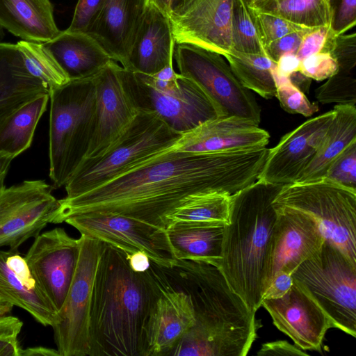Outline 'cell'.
I'll return each instance as SVG.
<instances>
[{
  "instance_id": "14",
  "label": "cell",
  "mask_w": 356,
  "mask_h": 356,
  "mask_svg": "<svg viewBox=\"0 0 356 356\" xmlns=\"http://www.w3.org/2000/svg\"><path fill=\"white\" fill-rule=\"evenodd\" d=\"M80 252V240L61 227L38 235L24 258L58 313L72 282Z\"/></svg>"
},
{
  "instance_id": "56",
  "label": "cell",
  "mask_w": 356,
  "mask_h": 356,
  "mask_svg": "<svg viewBox=\"0 0 356 356\" xmlns=\"http://www.w3.org/2000/svg\"><path fill=\"white\" fill-rule=\"evenodd\" d=\"M190 1L191 0H172L171 5V13L177 11Z\"/></svg>"
},
{
  "instance_id": "45",
  "label": "cell",
  "mask_w": 356,
  "mask_h": 356,
  "mask_svg": "<svg viewBox=\"0 0 356 356\" xmlns=\"http://www.w3.org/2000/svg\"><path fill=\"white\" fill-rule=\"evenodd\" d=\"M332 34L329 26H321L310 29L303 37L297 57L302 60L305 58L319 52H327Z\"/></svg>"
},
{
  "instance_id": "8",
  "label": "cell",
  "mask_w": 356,
  "mask_h": 356,
  "mask_svg": "<svg viewBox=\"0 0 356 356\" xmlns=\"http://www.w3.org/2000/svg\"><path fill=\"white\" fill-rule=\"evenodd\" d=\"M291 275L319 305L332 327L356 337V264L325 240Z\"/></svg>"
},
{
  "instance_id": "24",
  "label": "cell",
  "mask_w": 356,
  "mask_h": 356,
  "mask_svg": "<svg viewBox=\"0 0 356 356\" xmlns=\"http://www.w3.org/2000/svg\"><path fill=\"white\" fill-rule=\"evenodd\" d=\"M175 47L169 16L148 2L135 40L122 67L152 75L172 64Z\"/></svg>"
},
{
  "instance_id": "51",
  "label": "cell",
  "mask_w": 356,
  "mask_h": 356,
  "mask_svg": "<svg viewBox=\"0 0 356 356\" xmlns=\"http://www.w3.org/2000/svg\"><path fill=\"white\" fill-rule=\"evenodd\" d=\"M60 356L57 349L44 346L29 347L21 350V356Z\"/></svg>"
},
{
  "instance_id": "34",
  "label": "cell",
  "mask_w": 356,
  "mask_h": 356,
  "mask_svg": "<svg viewBox=\"0 0 356 356\" xmlns=\"http://www.w3.org/2000/svg\"><path fill=\"white\" fill-rule=\"evenodd\" d=\"M16 44L27 70L48 88L70 80L43 43L22 40Z\"/></svg>"
},
{
  "instance_id": "22",
  "label": "cell",
  "mask_w": 356,
  "mask_h": 356,
  "mask_svg": "<svg viewBox=\"0 0 356 356\" xmlns=\"http://www.w3.org/2000/svg\"><path fill=\"white\" fill-rule=\"evenodd\" d=\"M0 296L44 326L56 321L57 312L18 250H0Z\"/></svg>"
},
{
  "instance_id": "58",
  "label": "cell",
  "mask_w": 356,
  "mask_h": 356,
  "mask_svg": "<svg viewBox=\"0 0 356 356\" xmlns=\"http://www.w3.org/2000/svg\"><path fill=\"white\" fill-rule=\"evenodd\" d=\"M4 38V33L3 27L0 25V43L2 42Z\"/></svg>"
},
{
  "instance_id": "21",
  "label": "cell",
  "mask_w": 356,
  "mask_h": 356,
  "mask_svg": "<svg viewBox=\"0 0 356 356\" xmlns=\"http://www.w3.org/2000/svg\"><path fill=\"white\" fill-rule=\"evenodd\" d=\"M268 132L254 122L236 116H218L181 134L172 149L204 153L266 147Z\"/></svg>"
},
{
  "instance_id": "9",
  "label": "cell",
  "mask_w": 356,
  "mask_h": 356,
  "mask_svg": "<svg viewBox=\"0 0 356 356\" xmlns=\"http://www.w3.org/2000/svg\"><path fill=\"white\" fill-rule=\"evenodd\" d=\"M174 56L178 73L201 88L220 116H236L259 125V106L222 55L197 45L178 43Z\"/></svg>"
},
{
  "instance_id": "17",
  "label": "cell",
  "mask_w": 356,
  "mask_h": 356,
  "mask_svg": "<svg viewBox=\"0 0 356 356\" xmlns=\"http://www.w3.org/2000/svg\"><path fill=\"white\" fill-rule=\"evenodd\" d=\"M261 306L270 315L273 324L298 348L321 352L331 322L315 300L293 280L291 288L282 297L263 299Z\"/></svg>"
},
{
  "instance_id": "27",
  "label": "cell",
  "mask_w": 356,
  "mask_h": 356,
  "mask_svg": "<svg viewBox=\"0 0 356 356\" xmlns=\"http://www.w3.org/2000/svg\"><path fill=\"white\" fill-rule=\"evenodd\" d=\"M0 25L22 40L40 43L61 32L49 0H0Z\"/></svg>"
},
{
  "instance_id": "16",
  "label": "cell",
  "mask_w": 356,
  "mask_h": 356,
  "mask_svg": "<svg viewBox=\"0 0 356 356\" xmlns=\"http://www.w3.org/2000/svg\"><path fill=\"white\" fill-rule=\"evenodd\" d=\"M120 67L111 60L92 78L96 92V125L83 161L106 152L138 113L124 87Z\"/></svg>"
},
{
  "instance_id": "31",
  "label": "cell",
  "mask_w": 356,
  "mask_h": 356,
  "mask_svg": "<svg viewBox=\"0 0 356 356\" xmlns=\"http://www.w3.org/2000/svg\"><path fill=\"white\" fill-rule=\"evenodd\" d=\"M223 56L244 87L264 99L275 97L273 70L276 63L266 54H244L232 50Z\"/></svg>"
},
{
  "instance_id": "10",
  "label": "cell",
  "mask_w": 356,
  "mask_h": 356,
  "mask_svg": "<svg viewBox=\"0 0 356 356\" xmlns=\"http://www.w3.org/2000/svg\"><path fill=\"white\" fill-rule=\"evenodd\" d=\"M75 273L52 326L60 356H90V314L94 280L104 242L81 235Z\"/></svg>"
},
{
  "instance_id": "52",
  "label": "cell",
  "mask_w": 356,
  "mask_h": 356,
  "mask_svg": "<svg viewBox=\"0 0 356 356\" xmlns=\"http://www.w3.org/2000/svg\"><path fill=\"white\" fill-rule=\"evenodd\" d=\"M14 159L12 155L0 152V191L5 187V179Z\"/></svg>"
},
{
  "instance_id": "59",
  "label": "cell",
  "mask_w": 356,
  "mask_h": 356,
  "mask_svg": "<svg viewBox=\"0 0 356 356\" xmlns=\"http://www.w3.org/2000/svg\"><path fill=\"white\" fill-rule=\"evenodd\" d=\"M0 300H4V299L0 296Z\"/></svg>"
},
{
  "instance_id": "2",
  "label": "cell",
  "mask_w": 356,
  "mask_h": 356,
  "mask_svg": "<svg viewBox=\"0 0 356 356\" xmlns=\"http://www.w3.org/2000/svg\"><path fill=\"white\" fill-rule=\"evenodd\" d=\"M150 268L168 285L183 291L193 305L195 323L170 356H245L257 338L254 312L229 286L218 266L179 260Z\"/></svg>"
},
{
  "instance_id": "55",
  "label": "cell",
  "mask_w": 356,
  "mask_h": 356,
  "mask_svg": "<svg viewBox=\"0 0 356 356\" xmlns=\"http://www.w3.org/2000/svg\"><path fill=\"white\" fill-rule=\"evenodd\" d=\"M13 305L5 300H0V316H4L10 312Z\"/></svg>"
},
{
  "instance_id": "37",
  "label": "cell",
  "mask_w": 356,
  "mask_h": 356,
  "mask_svg": "<svg viewBox=\"0 0 356 356\" xmlns=\"http://www.w3.org/2000/svg\"><path fill=\"white\" fill-rule=\"evenodd\" d=\"M276 95L282 108L288 113L310 117L318 111V105L311 102L305 93L293 84L289 78L277 74L273 70Z\"/></svg>"
},
{
  "instance_id": "49",
  "label": "cell",
  "mask_w": 356,
  "mask_h": 356,
  "mask_svg": "<svg viewBox=\"0 0 356 356\" xmlns=\"http://www.w3.org/2000/svg\"><path fill=\"white\" fill-rule=\"evenodd\" d=\"M300 62L296 54H286L278 59L275 72L279 76L289 78L291 74L300 70Z\"/></svg>"
},
{
  "instance_id": "12",
  "label": "cell",
  "mask_w": 356,
  "mask_h": 356,
  "mask_svg": "<svg viewBox=\"0 0 356 356\" xmlns=\"http://www.w3.org/2000/svg\"><path fill=\"white\" fill-rule=\"evenodd\" d=\"M65 222L81 235L93 237L130 254L145 252L155 264L170 267L177 263L165 229L138 219L111 213H88L68 218Z\"/></svg>"
},
{
  "instance_id": "33",
  "label": "cell",
  "mask_w": 356,
  "mask_h": 356,
  "mask_svg": "<svg viewBox=\"0 0 356 356\" xmlns=\"http://www.w3.org/2000/svg\"><path fill=\"white\" fill-rule=\"evenodd\" d=\"M230 197L231 195L222 193L193 196L170 215L169 225L173 222L225 225L229 220Z\"/></svg>"
},
{
  "instance_id": "43",
  "label": "cell",
  "mask_w": 356,
  "mask_h": 356,
  "mask_svg": "<svg viewBox=\"0 0 356 356\" xmlns=\"http://www.w3.org/2000/svg\"><path fill=\"white\" fill-rule=\"evenodd\" d=\"M105 0H78L70 26L72 32L87 33L100 14Z\"/></svg>"
},
{
  "instance_id": "54",
  "label": "cell",
  "mask_w": 356,
  "mask_h": 356,
  "mask_svg": "<svg viewBox=\"0 0 356 356\" xmlns=\"http://www.w3.org/2000/svg\"><path fill=\"white\" fill-rule=\"evenodd\" d=\"M148 2L155 5L163 13L170 17L172 0H148Z\"/></svg>"
},
{
  "instance_id": "5",
  "label": "cell",
  "mask_w": 356,
  "mask_h": 356,
  "mask_svg": "<svg viewBox=\"0 0 356 356\" xmlns=\"http://www.w3.org/2000/svg\"><path fill=\"white\" fill-rule=\"evenodd\" d=\"M49 177L56 188L65 186L89 148L96 125V92L92 79H70L49 88Z\"/></svg>"
},
{
  "instance_id": "36",
  "label": "cell",
  "mask_w": 356,
  "mask_h": 356,
  "mask_svg": "<svg viewBox=\"0 0 356 356\" xmlns=\"http://www.w3.org/2000/svg\"><path fill=\"white\" fill-rule=\"evenodd\" d=\"M315 97L324 104L355 106L356 80L351 73L338 72L316 90Z\"/></svg>"
},
{
  "instance_id": "11",
  "label": "cell",
  "mask_w": 356,
  "mask_h": 356,
  "mask_svg": "<svg viewBox=\"0 0 356 356\" xmlns=\"http://www.w3.org/2000/svg\"><path fill=\"white\" fill-rule=\"evenodd\" d=\"M120 74L136 110L155 114L178 133H186L220 116L213 102L201 88L181 75L178 89L163 92L148 84L138 73L122 66Z\"/></svg>"
},
{
  "instance_id": "6",
  "label": "cell",
  "mask_w": 356,
  "mask_h": 356,
  "mask_svg": "<svg viewBox=\"0 0 356 356\" xmlns=\"http://www.w3.org/2000/svg\"><path fill=\"white\" fill-rule=\"evenodd\" d=\"M181 134L155 114L139 111L106 152L81 162L65 185V197L82 194L131 170L172 147Z\"/></svg>"
},
{
  "instance_id": "42",
  "label": "cell",
  "mask_w": 356,
  "mask_h": 356,
  "mask_svg": "<svg viewBox=\"0 0 356 356\" xmlns=\"http://www.w3.org/2000/svg\"><path fill=\"white\" fill-rule=\"evenodd\" d=\"M22 321L12 316H0V356H21L18 335Z\"/></svg>"
},
{
  "instance_id": "3",
  "label": "cell",
  "mask_w": 356,
  "mask_h": 356,
  "mask_svg": "<svg viewBox=\"0 0 356 356\" xmlns=\"http://www.w3.org/2000/svg\"><path fill=\"white\" fill-rule=\"evenodd\" d=\"M129 253L104 243L91 299L90 356H147V326L159 288L147 270L134 271Z\"/></svg>"
},
{
  "instance_id": "13",
  "label": "cell",
  "mask_w": 356,
  "mask_h": 356,
  "mask_svg": "<svg viewBox=\"0 0 356 356\" xmlns=\"http://www.w3.org/2000/svg\"><path fill=\"white\" fill-rule=\"evenodd\" d=\"M53 187L43 180H26L0 191V248L12 250L35 238L58 207Z\"/></svg>"
},
{
  "instance_id": "26",
  "label": "cell",
  "mask_w": 356,
  "mask_h": 356,
  "mask_svg": "<svg viewBox=\"0 0 356 356\" xmlns=\"http://www.w3.org/2000/svg\"><path fill=\"white\" fill-rule=\"evenodd\" d=\"M49 88L25 67L17 44L0 43V127L18 108Z\"/></svg>"
},
{
  "instance_id": "40",
  "label": "cell",
  "mask_w": 356,
  "mask_h": 356,
  "mask_svg": "<svg viewBox=\"0 0 356 356\" xmlns=\"http://www.w3.org/2000/svg\"><path fill=\"white\" fill-rule=\"evenodd\" d=\"M329 29L334 35L345 33L355 25L356 0H326Z\"/></svg>"
},
{
  "instance_id": "23",
  "label": "cell",
  "mask_w": 356,
  "mask_h": 356,
  "mask_svg": "<svg viewBox=\"0 0 356 356\" xmlns=\"http://www.w3.org/2000/svg\"><path fill=\"white\" fill-rule=\"evenodd\" d=\"M148 0H105L86 33L110 58L124 65L143 20Z\"/></svg>"
},
{
  "instance_id": "28",
  "label": "cell",
  "mask_w": 356,
  "mask_h": 356,
  "mask_svg": "<svg viewBox=\"0 0 356 356\" xmlns=\"http://www.w3.org/2000/svg\"><path fill=\"white\" fill-rule=\"evenodd\" d=\"M225 224L173 222L165 232L175 257L219 266Z\"/></svg>"
},
{
  "instance_id": "44",
  "label": "cell",
  "mask_w": 356,
  "mask_h": 356,
  "mask_svg": "<svg viewBox=\"0 0 356 356\" xmlns=\"http://www.w3.org/2000/svg\"><path fill=\"white\" fill-rule=\"evenodd\" d=\"M330 53L337 62L338 72L351 73L356 64L355 33L337 35Z\"/></svg>"
},
{
  "instance_id": "15",
  "label": "cell",
  "mask_w": 356,
  "mask_h": 356,
  "mask_svg": "<svg viewBox=\"0 0 356 356\" xmlns=\"http://www.w3.org/2000/svg\"><path fill=\"white\" fill-rule=\"evenodd\" d=\"M274 208L277 217L268 252L264 294L277 273L292 274L320 250L325 240L318 225L307 214L289 208Z\"/></svg>"
},
{
  "instance_id": "46",
  "label": "cell",
  "mask_w": 356,
  "mask_h": 356,
  "mask_svg": "<svg viewBox=\"0 0 356 356\" xmlns=\"http://www.w3.org/2000/svg\"><path fill=\"white\" fill-rule=\"evenodd\" d=\"M312 29H304L286 34L264 48L266 55L275 63L286 54H296L304 35Z\"/></svg>"
},
{
  "instance_id": "4",
  "label": "cell",
  "mask_w": 356,
  "mask_h": 356,
  "mask_svg": "<svg viewBox=\"0 0 356 356\" xmlns=\"http://www.w3.org/2000/svg\"><path fill=\"white\" fill-rule=\"evenodd\" d=\"M282 186L257 179L230 197L218 267L231 289L254 313L264 296L268 252L277 217L273 202Z\"/></svg>"
},
{
  "instance_id": "48",
  "label": "cell",
  "mask_w": 356,
  "mask_h": 356,
  "mask_svg": "<svg viewBox=\"0 0 356 356\" xmlns=\"http://www.w3.org/2000/svg\"><path fill=\"white\" fill-rule=\"evenodd\" d=\"M293 284L291 274L283 271L277 273L272 279L262 300L283 296L291 288Z\"/></svg>"
},
{
  "instance_id": "53",
  "label": "cell",
  "mask_w": 356,
  "mask_h": 356,
  "mask_svg": "<svg viewBox=\"0 0 356 356\" xmlns=\"http://www.w3.org/2000/svg\"><path fill=\"white\" fill-rule=\"evenodd\" d=\"M289 79L303 92H308L312 79L304 75L300 70L291 74Z\"/></svg>"
},
{
  "instance_id": "1",
  "label": "cell",
  "mask_w": 356,
  "mask_h": 356,
  "mask_svg": "<svg viewBox=\"0 0 356 356\" xmlns=\"http://www.w3.org/2000/svg\"><path fill=\"white\" fill-rule=\"evenodd\" d=\"M268 152L266 147L204 153L171 147L92 190L58 200L50 223L83 213H111L165 229L170 215L191 197L232 195L254 183Z\"/></svg>"
},
{
  "instance_id": "47",
  "label": "cell",
  "mask_w": 356,
  "mask_h": 356,
  "mask_svg": "<svg viewBox=\"0 0 356 356\" xmlns=\"http://www.w3.org/2000/svg\"><path fill=\"white\" fill-rule=\"evenodd\" d=\"M257 355H308L302 349L291 345L286 341L280 340L264 343Z\"/></svg>"
},
{
  "instance_id": "30",
  "label": "cell",
  "mask_w": 356,
  "mask_h": 356,
  "mask_svg": "<svg viewBox=\"0 0 356 356\" xmlns=\"http://www.w3.org/2000/svg\"><path fill=\"white\" fill-rule=\"evenodd\" d=\"M49 100V92L41 94L21 106L3 122L0 127V152L15 158L29 148Z\"/></svg>"
},
{
  "instance_id": "38",
  "label": "cell",
  "mask_w": 356,
  "mask_h": 356,
  "mask_svg": "<svg viewBox=\"0 0 356 356\" xmlns=\"http://www.w3.org/2000/svg\"><path fill=\"white\" fill-rule=\"evenodd\" d=\"M248 10L264 49L273 41L286 34L305 29L280 17L250 8Z\"/></svg>"
},
{
  "instance_id": "35",
  "label": "cell",
  "mask_w": 356,
  "mask_h": 356,
  "mask_svg": "<svg viewBox=\"0 0 356 356\" xmlns=\"http://www.w3.org/2000/svg\"><path fill=\"white\" fill-rule=\"evenodd\" d=\"M232 50L250 54H266L248 8L242 0H232Z\"/></svg>"
},
{
  "instance_id": "19",
  "label": "cell",
  "mask_w": 356,
  "mask_h": 356,
  "mask_svg": "<svg viewBox=\"0 0 356 356\" xmlns=\"http://www.w3.org/2000/svg\"><path fill=\"white\" fill-rule=\"evenodd\" d=\"M232 0H191L170 15L175 44L197 45L221 55L232 51Z\"/></svg>"
},
{
  "instance_id": "18",
  "label": "cell",
  "mask_w": 356,
  "mask_h": 356,
  "mask_svg": "<svg viewBox=\"0 0 356 356\" xmlns=\"http://www.w3.org/2000/svg\"><path fill=\"white\" fill-rule=\"evenodd\" d=\"M333 117L330 111L307 120L269 149L257 179L272 184L297 181L321 146Z\"/></svg>"
},
{
  "instance_id": "7",
  "label": "cell",
  "mask_w": 356,
  "mask_h": 356,
  "mask_svg": "<svg viewBox=\"0 0 356 356\" xmlns=\"http://www.w3.org/2000/svg\"><path fill=\"white\" fill-rule=\"evenodd\" d=\"M274 207L295 209L309 216L325 239L356 264V190L325 178L284 184Z\"/></svg>"
},
{
  "instance_id": "57",
  "label": "cell",
  "mask_w": 356,
  "mask_h": 356,
  "mask_svg": "<svg viewBox=\"0 0 356 356\" xmlns=\"http://www.w3.org/2000/svg\"><path fill=\"white\" fill-rule=\"evenodd\" d=\"M245 6L248 8H254L257 5L260 3L264 0H242Z\"/></svg>"
},
{
  "instance_id": "41",
  "label": "cell",
  "mask_w": 356,
  "mask_h": 356,
  "mask_svg": "<svg viewBox=\"0 0 356 356\" xmlns=\"http://www.w3.org/2000/svg\"><path fill=\"white\" fill-rule=\"evenodd\" d=\"M300 71L311 79L321 81L337 74L339 66L330 53L319 52L302 59Z\"/></svg>"
},
{
  "instance_id": "32",
  "label": "cell",
  "mask_w": 356,
  "mask_h": 356,
  "mask_svg": "<svg viewBox=\"0 0 356 356\" xmlns=\"http://www.w3.org/2000/svg\"><path fill=\"white\" fill-rule=\"evenodd\" d=\"M252 8L305 29L329 26L330 24L326 0H264Z\"/></svg>"
},
{
  "instance_id": "25",
  "label": "cell",
  "mask_w": 356,
  "mask_h": 356,
  "mask_svg": "<svg viewBox=\"0 0 356 356\" xmlns=\"http://www.w3.org/2000/svg\"><path fill=\"white\" fill-rule=\"evenodd\" d=\"M43 44L70 79H92L112 60L102 46L86 33L65 30Z\"/></svg>"
},
{
  "instance_id": "39",
  "label": "cell",
  "mask_w": 356,
  "mask_h": 356,
  "mask_svg": "<svg viewBox=\"0 0 356 356\" xmlns=\"http://www.w3.org/2000/svg\"><path fill=\"white\" fill-rule=\"evenodd\" d=\"M323 178L356 190V140L332 161Z\"/></svg>"
},
{
  "instance_id": "29",
  "label": "cell",
  "mask_w": 356,
  "mask_h": 356,
  "mask_svg": "<svg viewBox=\"0 0 356 356\" xmlns=\"http://www.w3.org/2000/svg\"><path fill=\"white\" fill-rule=\"evenodd\" d=\"M332 111L333 117L321 146L296 182L323 179L332 161L356 140L355 106L336 104Z\"/></svg>"
},
{
  "instance_id": "20",
  "label": "cell",
  "mask_w": 356,
  "mask_h": 356,
  "mask_svg": "<svg viewBox=\"0 0 356 356\" xmlns=\"http://www.w3.org/2000/svg\"><path fill=\"white\" fill-rule=\"evenodd\" d=\"M159 288L147 326V356H170L195 323L193 305L183 291L172 287L149 268Z\"/></svg>"
},
{
  "instance_id": "50",
  "label": "cell",
  "mask_w": 356,
  "mask_h": 356,
  "mask_svg": "<svg viewBox=\"0 0 356 356\" xmlns=\"http://www.w3.org/2000/svg\"><path fill=\"white\" fill-rule=\"evenodd\" d=\"M150 259L143 251H136L129 257V264L131 268L137 273H143L148 270L150 266Z\"/></svg>"
}]
</instances>
